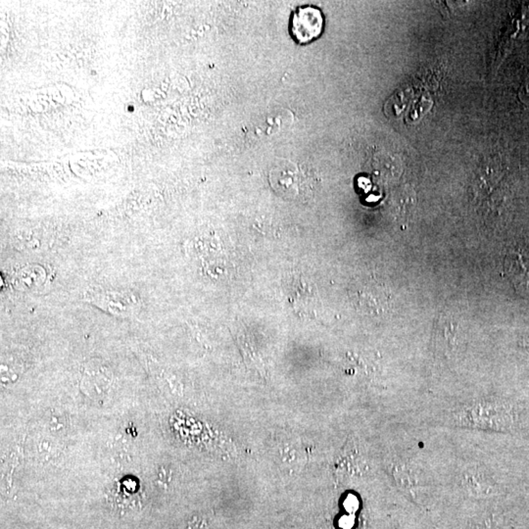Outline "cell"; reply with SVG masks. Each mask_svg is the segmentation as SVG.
Returning a JSON list of instances; mask_svg holds the SVG:
<instances>
[{"label": "cell", "instance_id": "1", "mask_svg": "<svg viewBox=\"0 0 529 529\" xmlns=\"http://www.w3.org/2000/svg\"><path fill=\"white\" fill-rule=\"evenodd\" d=\"M84 301L102 309L115 317H136L141 310V301L136 293L129 292H98L89 290L84 293Z\"/></svg>", "mask_w": 529, "mask_h": 529}, {"label": "cell", "instance_id": "2", "mask_svg": "<svg viewBox=\"0 0 529 529\" xmlns=\"http://www.w3.org/2000/svg\"><path fill=\"white\" fill-rule=\"evenodd\" d=\"M322 10L314 5L299 6L290 19V33L296 43L305 45L319 38L324 30Z\"/></svg>", "mask_w": 529, "mask_h": 529}, {"label": "cell", "instance_id": "3", "mask_svg": "<svg viewBox=\"0 0 529 529\" xmlns=\"http://www.w3.org/2000/svg\"><path fill=\"white\" fill-rule=\"evenodd\" d=\"M272 189L286 199L302 198L308 192L306 178L293 165H279L270 173Z\"/></svg>", "mask_w": 529, "mask_h": 529}, {"label": "cell", "instance_id": "4", "mask_svg": "<svg viewBox=\"0 0 529 529\" xmlns=\"http://www.w3.org/2000/svg\"><path fill=\"white\" fill-rule=\"evenodd\" d=\"M352 297L365 313H384L390 307V293L381 283L371 279L355 286Z\"/></svg>", "mask_w": 529, "mask_h": 529}, {"label": "cell", "instance_id": "5", "mask_svg": "<svg viewBox=\"0 0 529 529\" xmlns=\"http://www.w3.org/2000/svg\"><path fill=\"white\" fill-rule=\"evenodd\" d=\"M504 272L517 292H529V256L521 248L508 251L504 259Z\"/></svg>", "mask_w": 529, "mask_h": 529}, {"label": "cell", "instance_id": "6", "mask_svg": "<svg viewBox=\"0 0 529 529\" xmlns=\"http://www.w3.org/2000/svg\"><path fill=\"white\" fill-rule=\"evenodd\" d=\"M459 336V324L457 320L450 316L441 315L437 320L435 327V336L437 340L444 343L447 347H454L456 340Z\"/></svg>", "mask_w": 529, "mask_h": 529}, {"label": "cell", "instance_id": "7", "mask_svg": "<svg viewBox=\"0 0 529 529\" xmlns=\"http://www.w3.org/2000/svg\"><path fill=\"white\" fill-rule=\"evenodd\" d=\"M430 102L428 99H421L420 102L416 103V107L411 112V116L414 119L421 118V115L428 111L430 108Z\"/></svg>", "mask_w": 529, "mask_h": 529}]
</instances>
